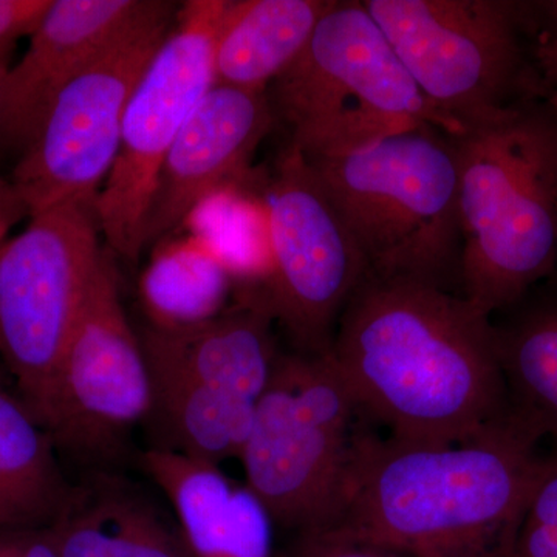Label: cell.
<instances>
[{"label": "cell", "mask_w": 557, "mask_h": 557, "mask_svg": "<svg viewBox=\"0 0 557 557\" xmlns=\"http://www.w3.org/2000/svg\"><path fill=\"white\" fill-rule=\"evenodd\" d=\"M327 355L391 437L461 443L507 418L496 325L437 282L368 274Z\"/></svg>", "instance_id": "cell-1"}, {"label": "cell", "mask_w": 557, "mask_h": 557, "mask_svg": "<svg viewBox=\"0 0 557 557\" xmlns=\"http://www.w3.org/2000/svg\"><path fill=\"white\" fill-rule=\"evenodd\" d=\"M537 443L508 416L461 443L375 437L325 530L405 557H508Z\"/></svg>", "instance_id": "cell-2"}, {"label": "cell", "mask_w": 557, "mask_h": 557, "mask_svg": "<svg viewBox=\"0 0 557 557\" xmlns=\"http://www.w3.org/2000/svg\"><path fill=\"white\" fill-rule=\"evenodd\" d=\"M450 138L460 293L493 317L556 269L557 112L548 102H511Z\"/></svg>", "instance_id": "cell-3"}, {"label": "cell", "mask_w": 557, "mask_h": 557, "mask_svg": "<svg viewBox=\"0 0 557 557\" xmlns=\"http://www.w3.org/2000/svg\"><path fill=\"white\" fill-rule=\"evenodd\" d=\"M376 423L327 354H278L239 460L274 527L302 534L335 522Z\"/></svg>", "instance_id": "cell-4"}, {"label": "cell", "mask_w": 557, "mask_h": 557, "mask_svg": "<svg viewBox=\"0 0 557 557\" xmlns=\"http://www.w3.org/2000/svg\"><path fill=\"white\" fill-rule=\"evenodd\" d=\"M271 91L289 145L309 161L424 127L460 134L418 89L362 2H333Z\"/></svg>", "instance_id": "cell-5"}, {"label": "cell", "mask_w": 557, "mask_h": 557, "mask_svg": "<svg viewBox=\"0 0 557 557\" xmlns=\"http://www.w3.org/2000/svg\"><path fill=\"white\" fill-rule=\"evenodd\" d=\"M309 164L358 245L368 274L449 287L461 251L458 163L449 135L432 127L403 132Z\"/></svg>", "instance_id": "cell-6"}, {"label": "cell", "mask_w": 557, "mask_h": 557, "mask_svg": "<svg viewBox=\"0 0 557 557\" xmlns=\"http://www.w3.org/2000/svg\"><path fill=\"white\" fill-rule=\"evenodd\" d=\"M97 200L30 215L0 244V358L39 417L106 247Z\"/></svg>", "instance_id": "cell-7"}, {"label": "cell", "mask_w": 557, "mask_h": 557, "mask_svg": "<svg viewBox=\"0 0 557 557\" xmlns=\"http://www.w3.org/2000/svg\"><path fill=\"white\" fill-rule=\"evenodd\" d=\"M228 0H189L132 91L119 156L97 200L106 247L137 262L161 163L193 110L215 84L214 44Z\"/></svg>", "instance_id": "cell-8"}, {"label": "cell", "mask_w": 557, "mask_h": 557, "mask_svg": "<svg viewBox=\"0 0 557 557\" xmlns=\"http://www.w3.org/2000/svg\"><path fill=\"white\" fill-rule=\"evenodd\" d=\"M108 247L38 420L54 446L87 465L119 456L152 413V375L120 295Z\"/></svg>", "instance_id": "cell-9"}, {"label": "cell", "mask_w": 557, "mask_h": 557, "mask_svg": "<svg viewBox=\"0 0 557 557\" xmlns=\"http://www.w3.org/2000/svg\"><path fill=\"white\" fill-rule=\"evenodd\" d=\"M432 108L458 131L511 104L523 70L519 3L366 0Z\"/></svg>", "instance_id": "cell-10"}, {"label": "cell", "mask_w": 557, "mask_h": 557, "mask_svg": "<svg viewBox=\"0 0 557 557\" xmlns=\"http://www.w3.org/2000/svg\"><path fill=\"white\" fill-rule=\"evenodd\" d=\"M177 11L172 2L79 70L54 95L10 178L30 215L67 201L98 200L119 156L132 91Z\"/></svg>", "instance_id": "cell-11"}, {"label": "cell", "mask_w": 557, "mask_h": 557, "mask_svg": "<svg viewBox=\"0 0 557 557\" xmlns=\"http://www.w3.org/2000/svg\"><path fill=\"white\" fill-rule=\"evenodd\" d=\"M269 220L274 319L300 354H327L348 300L368 265L317 172L285 146L262 189Z\"/></svg>", "instance_id": "cell-12"}, {"label": "cell", "mask_w": 557, "mask_h": 557, "mask_svg": "<svg viewBox=\"0 0 557 557\" xmlns=\"http://www.w3.org/2000/svg\"><path fill=\"white\" fill-rule=\"evenodd\" d=\"M274 123L267 91L214 84L161 163L143 231L145 249L174 236L209 194L247 182L252 157Z\"/></svg>", "instance_id": "cell-13"}, {"label": "cell", "mask_w": 557, "mask_h": 557, "mask_svg": "<svg viewBox=\"0 0 557 557\" xmlns=\"http://www.w3.org/2000/svg\"><path fill=\"white\" fill-rule=\"evenodd\" d=\"M163 0H51L30 46L7 73L2 149L22 152L51 100L79 70L166 10Z\"/></svg>", "instance_id": "cell-14"}, {"label": "cell", "mask_w": 557, "mask_h": 557, "mask_svg": "<svg viewBox=\"0 0 557 557\" xmlns=\"http://www.w3.org/2000/svg\"><path fill=\"white\" fill-rule=\"evenodd\" d=\"M265 289H240L218 317L183 330L143 329L150 368L172 370L258 403L278 358Z\"/></svg>", "instance_id": "cell-15"}, {"label": "cell", "mask_w": 557, "mask_h": 557, "mask_svg": "<svg viewBox=\"0 0 557 557\" xmlns=\"http://www.w3.org/2000/svg\"><path fill=\"white\" fill-rule=\"evenodd\" d=\"M139 463L170 500L190 557H274V522L245 483L220 465L159 446Z\"/></svg>", "instance_id": "cell-16"}, {"label": "cell", "mask_w": 557, "mask_h": 557, "mask_svg": "<svg viewBox=\"0 0 557 557\" xmlns=\"http://www.w3.org/2000/svg\"><path fill=\"white\" fill-rule=\"evenodd\" d=\"M50 531L60 557H190L178 527L110 475L72 487Z\"/></svg>", "instance_id": "cell-17"}, {"label": "cell", "mask_w": 557, "mask_h": 557, "mask_svg": "<svg viewBox=\"0 0 557 557\" xmlns=\"http://www.w3.org/2000/svg\"><path fill=\"white\" fill-rule=\"evenodd\" d=\"M333 0H228L214 44L215 84L267 91L306 49Z\"/></svg>", "instance_id": "cell-18"}, {"label": "cell", "mask_w": 557, "mask_h": 557, "mask_svg": "<svg viewBox=\"0 0 557 557\" xmlns=\"http://www.w3.org/2000/svg\"><path fill=\"white\" fill-rule=\"evenodd\" d=\"M47 429L0 379V528L50 527L70 496Z\"/></svg>", "instance_id": "cell-19"}, {"label": "cell", "mask_w": 557, "mask_h": 557, "mask_svg": "<svg viewBox=\"0 0 557 557\" xmlns=\"http://www.w3.org/2000/svg\"><path fill=\"white\" fill-rule=\"evenodd\" d=\"M236 295V285L215 252L199 236H170L153 245L139 278V299L148 325L183 330L218 317Z\"/></svg>", "instance_id": "cell-20"}, {"label": "cell", "mask_w": 557, "mask_h": 557, "mask_svg": "<svg viewBox=\"0 0 557 557\" xmlns=\"http://www.w3.org/2000/svg\"><path fill=\"white\" fill-rule=\"evenodd\" d=\"M149 369L153 391L150 417H160L171 440L168 449L214 465L240 457L258 403L183 373Z\"/></svg>", "instance_id": "cell-21"}, {"label": "cell", "mask_w": 557, "mask_h": 557, "mask_svg": "<svg viewBox=\"0 0 557 557\" xmlns=\"http://www.w3.org/2000/svg\"><path fill=\"white\" fill-rule=\"evenodd\" d=\"M507 416L541 442H557V304L497 329Z\"/></svg>", "instance_id": "cell-22"}, {"label": "cell", "mask_w": 557, "mask_h": 557, "mask_svg": "<svg viewBox=\"0 0 557 557\" xmlns=\"http://www.w3.org/2000/svg\"><path fill=\"white\" fill-rule=\"evenodd\" d=\"M182 228L207 242L228 271L236 292L263 289L269 284V220L262 196H255L247 182L209 194L189 212Z\"/></svg>", "instance_id": "cell-23"}, {"label": "cell", "mask_w": 557, "mask_h": 557, "mask_svg": "<svg viewBox=\"0 0 557 557\" xmlns=\"http://www.w3.org/2000/svg\"><path fill=\"white\" fill-rule=\"evenodd\" d=\"M508 557H557V453L542 457Z\"/></svg>", "instance_id": "cell-24"}, {"label": "cell", "mask_w": 557, "mask_h": 557, "mask_svg": "<svg viewBox=\"0 0 557 557\" xmlns=\"http://www.w3.org/2000/svg\"><path fill=\"white\" fill-rule=\"evenodd\" d=\"M281 557H405L369 542L347 537L330 530L296 534Z\"/></svg>", "instance_id": "cell-25"}, {"label": "cell", "mask_w": 557, "mask_h": 557, "mask_svg": "<svg viewBox=\"0 0 557 557\" xmlns=\"http://www.w3.org/2000/svg\"><path fill=\"white\" fill-rule=\"evenodd\" d=\"M51 0H0V67H11L16 44L32 36L49 11Z\"/></svg>", "instance_id": "cell-26"}, {"label": "cell", "mask_w": 557, "mask_h": 557, "mask_svg": "<svg viewBox=\"0 0 557 557\" xmlns=\"http://www.w3.org/2000/svg\"><path fill=\"white\" fill-rule=\"evenodd\" d=\"M0 557H60L50 527L0 528Z\"/></svg>", "instance_id": "cell-27"}, {"label": "cell", "mask_w": 557, "mask_h": 557, "mask_svg": "<svg viewBox=\"0 0 557 557\" xmlns=\"http://www.w3.org/2000/svg\"><path fill=\"white\" fill-rule=\"evenodd\" d=\"M30 218L28 208L11 180L0 177V244L22 219Z\"/></svg>", "instance_id": "cell-28"}, {"label": "cell", "mask_w": 557, "mask_h": 557, "mask_svg": "<svg viewBox=\"0 0 557 557\" xmlns=\"http://www.w3.org/2000/svg\"><path fill=\"white\" fill-rule=\"evenodd\" d=\"M539 67L544 72L545 78L556 87L557 90V35L544 36L539 40L536 50Z\"/></svg>", "instance_id": "cell-29"}, {"label": "cell", "mask_w": 557, "mask_h": 557, "mask_svg": "<svg viewBox=\"0 0 557 557\" xmlns=\"http://www.w3.org/2000/svg\"><path fill=\"white\" fill-rule=\"evenodd\" d=\"M9 69L0 67V150L2 149V108H3V90H5V79Z\"/></svg>", "instance_id": "cell-30"}, {"label": "cell", "mask_w": 557, "mask_h": 557, "mask_svg": "<svg viewBox=\"0 0 557 557\" xmlns=\"http://www.w3.org/2000/svg\"><path fill=\"white\" fill-rule=\"evenodd\" d=\"M544 7L548 11L549 16H552V20L557 22V2H547L544 3Z\"/></svg>", "instance_id": "cell-31"}, {"label": "cell", "mask_w": 557, "mask_h": 557, "mask_svg": "<svg viewBox=\"0 0 557 557\" xmlns=\"http://www.w3.org/2000/svg\"><path fill=\"white\" fill-rule=\"evenodd\" d=\"M547 102L557 112V90H553L552 94L548 95V101Z\"/></svg>", "instance_id": "cell-32"}]
</instances>
